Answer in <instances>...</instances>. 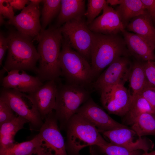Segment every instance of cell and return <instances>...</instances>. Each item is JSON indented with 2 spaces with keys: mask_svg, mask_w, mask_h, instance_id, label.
<instances>
[{
  "mask_svg": "<svg viewBox=\"0 0 155 155\" xmlns=\"http://www.w3.org/2000/svg\"><path fill=\"white\" fill-rule=\"evenodd\" d=\"M14 14L13 8L9 0H0V14L10 20L14 17Z\"/></svg>",
  "mask_w": 155,
  "mask_h": 155,
  "instance_id": "cell-33",
  "label": "cell"
},
{
  "mask_svg": "<svg viewBox=\"0 0 155 155\" xmlns=\"http://www.w3.org/2000/svg\"><path fill=\"white\" fill-rule=\"evenodd\" d=\"M7 72V75L1 78V85L4 88L29 94L43 84L38 77L29 75L23 70L14 69Z\"/></svg>",
  "mask_w": 155,
  "mask_h": 155,
  "instance_id": "cell-16",
  "label": "cell"
},
{
  "mask_svg": "<svg viewBox=\"0 0 155 155\" xmlns=\"http://www.w3.org/2000/svg\"><path fill=\"white\" fill-rule=\"evenodd\" d=\"M93 32L90 60L94 78L117 58L130 55L123 38L118 34L106 35Z\"/></svg>",
  "mask_w": 155,
  "mask_h": 155,
  "instance_id": "cell-3",
  "label": "cell"
},
{
  "mask_svg": "<svg viewBox=\"0 0 155 155\" xmlns=\"http://www.w3.org/2000/svg\"><path fill=\"white\" fill-rule=\"evenodd\" d=\"M8 48V44L7 37H5L1 32L0 34V65H2V62L5 53Z\"/></svg>",
  "mask_w": 155,
  "mask_h": 155,
  "instance_id": "cell-34",
  "label": "cell"
},
{
  "mask_svg": "<svg viewBox=\"0 0 155 155\" xmlns=\"http://www.w3.org/2000/svg\"><path fill=\"white\" fill-rule=\"evenodd\" d=\"M128 80L132 96L140 93L148 82L144 69V62L137 60L132 63Z\"/></svg>",
  "mask_w": 155,
  "mask_h": 155,
  "instance_id": "cell-25",
  "label": "cell"
},
{
  "mask_svg": "<svg viewBox=\"0 0 155 155\" xmlns=\"http://www.w3.org/2000/svg\"><path fill=\"white\" fill-rule=\"evenodd\" d=\"M0 99L6 103L18 116L28 121L31 130H40L44 122L28 94L2 87Z\"/></svg>",
  "mask_w": 155,
  "mask_h": 155,
  "instance_id": "cell-7",
  "label": "cell"
},
{
  "mask_svg": "<svg viewBox=\"0 0 155 155\" xmlns=\"http://www.w3.org/2000/svg\"><path fill=\"white\" fill-rule=\"evenodd\" d=\"M100 91L101 103L109 113L125 116L129 110L132 96L124 85L107 87Z\"/></svg>",
  "mask_w": 155,
  "mask_h": 155,
  "instance_id": "cell-10",
  "label": "cell"
},
{
  "mask_svg": "<svg viewBox=\"0 0 155 155\" xmlns=\"http://www.w3.org/2000/svg\"><path fill=\"white\" fill-rule=\"evenodd\" d=\"M90 97L84 87L68 83L57 85L54 110L60 129H65L70 118Z\"/></svg>",
  "mask_w": 155,
  "mask_h": 155,
  "instance_id": "cell-6",
  "label": "cell"
},
{
  "mask_svg": "<svg viewBox=\"0 0 155 155\" xmlns=\"http://www.w3.org/2000/svg\"><path fill=\"white\" fill-rule=\"evenodd\" d=\"M102 133L113 144L133 150L148 152L153 149L154 144L150 139L140 137L131 128H121Z\"/></svg>",
  "mask_w": 155,
  "mask_h": 155,
  "instance_id": "cell-12",
  "label": "cell"
},
{
  "mask_svg": "<svg viewBox=\"0 0 155 155\" xmlns=\"http://www.w3.org/2000/svg\"><path fill=\"white\" fill-rule=\"evenodd\" d=\"M140 93L149 103L155 114V87L148 82Z\"/></svg>",
  "mask_w": 155,
  "mask_h": 155,
  "instance_id": "cell-31",
  "label": "cell"
},
{
  "mask_svg": "<svg viewBox=\"0 0 155 155\" xmlns=\"http://www.w3.org/2000/svg\"><path fill=\"white\" fill-rule=\"evenodd\" d=\"M153 20L155 14V0H141Z\"/></svg>",
  "mask_w": 155,
  "mask_h": 155,
  "instance_id": "cell-35",
  "label": "cell"
},
{
  "mask_svg": "<svg viewBox=\"0 0 155 155\" xmlns=\"http://www.w3.org/2000/svg\"><path fill=\"white\" fill-rule=\"evenodd\" d=\"M13 8L17 10H22L26 4L30 3L29 0H9Z\"/></svg>",
  "mask_w": 155,
  "mask_h": 155,
  "instance_id": "cell-36",
  "label": "cell"
},
{
  "mask_svg": "<svg viewBox=\"0 0 155 155\" xmlns=\"http://www.w3.org/2000/svg\"><path fill=\"white\" fill-rule=\"evenodd\" d=\"M153 20H154V21H155V15H154V18H153Z\"/></svg>",
  "mask_w": 155,
  "mask_h": 155,
  "instance_id": "cell-42",
  "label": "cell"
},
{
  "mask_svg": "<svg viewBox=\"0 0 155 155\" xmlns=\"http://www.w3.org/2000/svg\"><path fill=\"white\" fill-rule=\"evenodd\" d=\"M60 0H44L41 13V27L45 30L47 26L57 15L61 9Z\"/></svg>",
  "mask_w": 155,
  "mask_h": 155,
  "instance_id": "cell-27",
  "label": "cell"
},
{
  "mask_svg": "<svg viewBox=\"0 0 155 155\" xmlns=\"http://www.w3.org/2000/svg\"><path fill=\"white\" fill-rule=\"evenodd\" d=\"M67 133L66 149L75 154L88 146H99L106 141L96 127L80 114L75 113L65 128Z\"/></svg>",
  "mask_w": 155,
  "mask_h": 155,
  "instance_id": "cell-4",
  "label": "cell"
},
{
  "mask_svg": "<svg viewBox=\"0 0 155 155\" xmlns=\"http://www.w3.org/2000/svg\"><path fill=\"white\" fill-rule=\"evenodd\" d=\"M145 113L155 114L152 107L146 99L140 93L132 96L129 110L125 115V121L131 125L140 115Z\"/></svg>",
  "mask_w": 155,
  "mask_h": 155,
  "instance_id": "cell-24",
  "label": "cell"
},
{
  "mask_svg": "<svg viewBox=\"0 0 155 155\" xmlns=\"http://www.w3.org/2000/svg\"><path fill=\"white\" fill-rule=\"evenodd\" d=\"M152 20L150 14L146 10L143 13L133 18L126 28L155 47V28Z\"/></svg>",
  "mask_w": 155,
  "mask_h": 155,
  "instance_id": "cell-19",
  "label": "cell"
},
{
  "mask_svg": "<svg viewBox=\"0 0 155 155\" xmlns=\"http://www.w3.org/2000/svg\"><path fill=\"white\" fill-rule=\"evenodd\" d=\"M107 5L105 0H88L87 9L85 16L86 18V22L88 26L96 18Z\"/></svg>",
  "mask_w": 155,
  "mask_h": 155,
  "instance_id": "cell-29",
  "label": "cell"
},
{
  "mask_svg": "<svg viewBox=\"0 0 155 155\" xmlns=\"http://www.w3.org/2000/svg\"><path fill=\"white\" fill-rule=\"evenodd\" d=\"M131 125V129L140 137L155 135V114L143 113L137 117Z\"/></svg>",
  "mask_w": 155,
  "mask_h": 155,
  "instance_id": "cell-26",
  "label": "cell"
},
{
  "mask_svg": "<svg viewBox=\"0 0 155 155\" xmlns=\"http://www.w3.org/2000/svg\"><path fill=\"white\" fill-rule=\"evenodd\" d=\"M8 48L4 66L0 71L1 78L12 70L30 71L36 73L39 56L33 43V38L14 30L7 37Z\"/></svg>",
  "mask_w": 155,
  "mask_h": 155,
  "instance_id": "cell-2",
  "label": "cell"
},
{
  "mask_svg": "<svg viewBox=\"0 0 155 155\" xmlns=\"http://www.w3.org/2000/svg\"><path fill=\"white\" fill-rule=\"evenodd\" d=\"M141 155H150V154L148 152H144Z\"/></svg>",
  "mask_w": 155,
  "mask_h": 155,
  "instance_id": "cell-40",
  "label": "cell"
},
{
  "mask_svg": "<svg viewBox=\"0 0 155 155\" xmlns=\"http://www.w3.org/2000/svg\"><path fill=\"white\" fill-rule=\"evenodd\" d=\"M4 20V17L1 15L0 14V26L2 25L5 23Z\"/></svg>",
  "mask_w": 155,
  "mask_h": 155,
  "instance_id": "cell-39",
  "label": "cell"
},
{
  "mask_svg": "<svg viewBox=\"0 0 155 155\" xmlns=\"http://www.w3.org/2000/svg\"><path fill=\"white\" fill-rule=\"evenodd\" d=\"M97 147V146H96ZM98 147L106 155H141V150H133L108 142Z\"/></svg>",
  "mask_w": 155,
  "mask_h": 155,
  "instance_id": "cell-28",
  "label": "cell"
},
{
  "mask_svg": "<svg viewBox=\"0 0 155 155\" xmlns=\"http://www.w3.org/2000/svg\"><path fill=\"white\" fill-rule=\"evenodd\" d=\"M61 75L67 83L84 87L94 78L88 61L63 38L59 59Z\"/></svg>",
  "mask_w": 155,
  "mask_h": 155,
  "instance_id": "cell-5",
  "label": "cell"
},
{
  "mask_svg": "<svg viewBox=\"0 0 155 155\" xmlns=\"http://www.w3.org/2000/svg\"><path fill=\"white\" fill-rule=\"evenodd\" d=\"M40 16L39 6L30 2L19 14L9 20L6 24L14 26L19 32L35 39L42 29Z\"/></svg>",
  "mask_w": 155,
  "mask_h": 155,
  "instance_id": "cell-13",
  "label": "cell"
},
{
  "mask_svg": "<svg viewBox=\"0 0 155 155\" xmlns=\"http://www.w3.org/2000/svg\"><path fill=\"white\" fill-rule=\"evenodd\" d=\"M122 1V0H106V2L107 4L113 6L119 5Z\"/></svg>",
  "mask_w": 155,
  "mask_h": 155,
  "instance_id": "cell-37",
  "label": "cell"
},
{
  "mask_svg": "<svg viewBox=\"0 0 155 155\" xmlns=\"http://www.w3.org/2000/svg\"><path fill=\"white\" fill-rule=\"evenodd\" d=\"M150 153V155H155V150L151 152Z\"/></svg>",
  "mask_w": 155,
  "mask_h": 155,
  "instance_id": "cell-41",
  "label": "cell"
},
{
  "mask_svg": "<svg viewBox=\"0 0 155 155\" xmlns=\"http://www.w3.org/2000/svg\"><path fill=\"white\" fill-rule=\"evenodd\" d=\"M88 26L93 32L106 35L118 34L125 29L117 11L108 4Z\"/></svg>",
  "mask_w": 155,
  "mask_h": 155,
  "instance_id": "cell-17",
  "label": "cell"
},
{
  "mask_svg": "<svg viewBox=\"0 0 155 155\" xmlns=\"http://www.w3.org/2000/svg\"><path fill=\"white\" fill-rule=\"evenodd\" d=\"M28 123L29 122L27 120L18 116L12 120L0 125V149L7 148L14 144L16 134Z\"/></svg>",
  "mask_w": 155,
  "mask_h": 155,
  "instance_id": "cell-22",
  "label": "cell"
},
{
  "mask_svg": "<svg viewBox=\"0 0 155 155\" xmlns=\"http://www.w3.org/2000/svg\"><path fill=\"white\" fill-rule=\"evenodd\" d=\"M85 1L84 0H61L56 27L60 28L72 20L83 19L86 11Z\"/></svg>",
  "mask_w": 155,
  "mask_h": 155,
  "instance_id": "cell-20",
  "label": "cell"
},
{
  "mask_svg": "<svg viewBox=\"0 0 155 155\" xmlns=\"http://www.w3.org/2000/svg\"><path fill=\"white\" fill-rule=\"evenodd\" d=\"M115 10L125 29L133 18L143 13L146 10L141 0H122Z\"/></svg>",
  "mask_w": 155,
  "mask_h": 155,
  "instance_id": "cell-23",
  "label": "cell"
},
{
  "mask_svg": "<svg viewBox=\"0 0 155 155\" xmlns=\"http://www.w3.org/2000/svg\"><path fill=\"white\" fill-rule=\"evenodd\" d=\"M44 119L38 133L41 139L40 155H68L54 111Z\"/></svg>",
  "mask_w": 155,
  "mask_h": 155,
  "instance_id": "cell-9",
  "label": "cell"
},
{
  "mask_svg": "<svg viewBox=\"0 0 155 155\" xmlns=\"http://www.w3.org/2000/svg\"><path fill=\"white\" fill-rule=\"evenodd\" d=\"M41 139L38 134L31 140L15 143L6 148L0 149V155H39Z\"/></svg>",
  "mask_w": 155,
  "mask_h": 155,
  "instance_id": "cell-21",
  "label": "cell"
},
{
  "mask_svg": "<svg viewBox=\"0 0 155 155\" xmlns=\"http://www.w3.org/2000/svg\"></svg>",
  "mask_w": 155,
  "mask_h": 155,
  "instance_id": "cell-43",
  "label": "cell"
},
{
  "mask_svg": "<svg viewBox=\"0 0 155 155\" xmlns=\"http://www.w3.org/2000/svg\"><path fill=\"white\" fill-rule=\"evenodd\" d=\"M76 113L83 116L94 125L100 133L127 127L112 118L90 97Z\"/></svg>",
  "mask_w": 155,
  "mask_h": 155,
  "instance_id": "cell-14",
  "label": "cell"
},
{
  "mask_svg": "<svg viewBox=\"0 0 155 155\" xmlns=\"http://www.w3.org/2000/svg\"><path fill=\"white\" fill-rule=\"evenodd\" d=\"M144 67L147 81L155 87V61L144 62Z\"/></svg>",
  "mask_w": 155,
  "mask_h": 155,
  "instance_id": "cell-32",
  "label": "cell"
},
{
  "mask_svg": "<svg viewBox=\"0 0 155 155\" xmlns=\"http://www.w3.org/2000/svg\"><path fill=\"white\" fill-rule=\"evenodd\" d=\"M132 65L128 56L120 57L112 63L93 83V87L100 91L114 85H124L128 80Z\"/></svg>",
  "mask_w": 155,
  "mask_h": 155,
  "instance_id": "cell-11",
  "label": "cell"
},
{
  "mask_svg": "<svg viewBox=\"0 0 155 155\" xmlns=\"http://www.w3.org/2000/svg\"><path fill=\"white\" fill-rule=\"evenodd\" d=\"M5 102L0 99V125L14 119L18 115Z\"/></svg>",
  "mask_w": 155,
  "mask_h": 155,
  "instance_id": "cell-30",
  "label": "cell"
},
{
  "mask_svg": "<svg viewBox=\"0 0 155 155\" xmlns=\"http://www.w3.org/2000/svg\"><path fill=\"white\" fill-rule=\"evenodd\" d=\"M35 39L38 42L37 50L39 56L36 76L42 82L57 81L61 76L59 59L63 36L59 28L42 29Z\"/></svg>",
  "mask_w": 155,
  "mask_h": 155,
  "instance_id": "cell-1",
  "label": "cell"
},
{
  "mask_svg": "<svg viewBox=\"0 0 155 155\" xmlns=\"http://www.w3.org/2000/svg\"><path fill=\"white\" fill-rule=\"evenodd\" d=\"M57 81H47L34 92L28 94L42 119L54 110L57 91Z\"/></svg>",
  "mask_w": 155,
  "mask_h": 155,
  "instance_id": "cell-15",
  "label": "cell"
},
{
  "mask_svg": "<svg viewBox=\"0 0 155 155\" xmlns=\"http://www.w3.org/2000/svg\"><path fill=\"white\" fill-rule=\"evenodd\" d=\"M63 39L88 61L91 60L93 32L84 19L73 20L61 26Z\"/></svg>",
  "mask_w": 155,
  "mask_h": 155,
  "instance_id": "cell-8",
  "label": "cell"
},
{
  "mask_svg": "<svg viewBox=\"0 0 155 155\" xmlns=\"http://www.w3.org/2000/svg\"><path fill=\"white\" fill-rule=\"evenodd\" d=\"M30 2L33 3V4L39 6L40 3L42 2L43 0H29Z\"/></svg>",
  "mask_w": 155,
  "mask_h": 155,
  "instance_id": "cell-38",
  "label": "cell"
},
{
  "mask_svg": "<svg viewBox=\"0 0 155 155\" xmlns=\"http://www.w3.org/2000/svg\"><path fill=\"white\" fill-rule=\"evenodd\" d=\"M129 52L137 60L155 61V47L137 34L125 29L121 32Z\"/></svg>",
  "mask_w": 155,
  "mask_h": 155,
  "instance_id": "cell-18",
  "label": "cell"
}]
</instances>
